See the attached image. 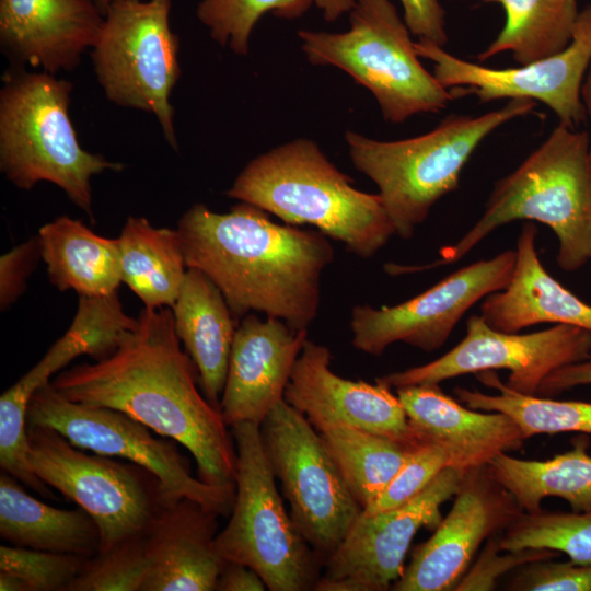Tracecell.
I'll return each mask as SVG.
<instances>
[{
  "instance_id": "cell-1",
  "label": "cell",
  "mask_w": 591,
  "mask_h": 591,
  "mask_svg": "<svg viewBox=\"0 0 591 591\" xmlns=\"http://www.w3.org/2000/svg\"><path fill=\"white\" fill-rule=\"evenodd\" d=\"M173 312L144 308L102 360L58 373L63 397L119 410L189 451L200 480L235 486L236 450L221 412L198 391L197 369L181 348Z\"/></svg>"
},
{
  "instance_id": "cell-2",
  "label": "cell",
  "mask_w": 591,
  "mask_h": 591,
  "mask_svg": "<svg viewBox=\"0 0 591 591\" xmlns=\"http://www.w3.org/2000/svg\"><path fill=\"white\" fill-rule=\"evenodd\" d=\"M176 230L187 268L219 288L234 317L263 312L308 331L320 306L322 273L334 259L326 235L275 223L244 201L225 213L196 204Z\"/></svg>"
},
{
  "instance_id": "cell-3",
  "label": "cell",
  "mask_w": 591,
  "mask_h": 591,
  "mask_svg": "<svg viewBox=\"0 0 591 591\" xmlns=\"http://www.w3.org/2000/svg\"><path fill=\"white\" fill-rule=\"evenodd\" d=\"M591 138L561 123L510 174L497 181L482 217L440 258L393 266L395 275L457 263L496 229L515 220L547 225L557 237V265L576 271L591 258Z\"/></svg>"
},
{
  "instance_id": "cell-4",
  "label": "cell",
  "mask_w": 591,
  "mask_h": 591,
  "mask_svg": "<svg viewBox=\"0 0 591 591\" xmlns=\"http://www.w3.org/2000/svg\"><path fill=\"white\" fill-rule=\"evenodd\" d=\"M309 139L263 153L225 192L290 225L309 224L361 258L375 255L396 234L379 194L361 192Z\"/></svg>"
},
{
  "instance_id": "cell-5",
  "label": "cell",
  "mask_w": 591,
  "mask_h": 591,
  "mask_svg": "<svg viewBox=\"0 0 591 591\" xmlns=\"http://www.w3.org/2000/svg\"><path fill=\"white\" fill-rule=\"evenodd\" d=\"M535 106L530 99H511L483 115H449L429 132L408 139L380 141L350 130L345 139L354 166L378 186L395 233L408 240L433 205L457 189L482 141Z\"/></svg>"
},
{
  "instance_id": "cell-6",
  "label": "cell",
  "mask_w": 591,
  "mask_h": 591,
  "mask_svg": "<svg viewBox=\"0 0 591 591\" xmlns=\"http://www.w3.org/2000/svg\"><path fill=\"white\" fill-rule=\"evenodd\" d=\"M72 83L18 68L0 90V170L23 190L49 182L94 220L91 178L124 164L84 150L70 120Z\"/></svg>"
},
{
  "instance_id": "cell-7",
  "label": "cell",
  "mask_w": 591,
  "mask_h": 591,
  "mask_svg": "<svg viewBox=\"0 0 591 591\" xmlns=\"http://www.w3.org/2000/svg\"><path fill=\"white\" fill-rule=\"evenodd\" d=\"M344 33L301 30L308 60L334 66L367 88L385 120L399 124L419 113H438L455 99L419 61L415 42L390 0H356Z\"/></svg>"
},
{
  "instance_id": "cell-8",
  "label": "cell",
  "mask_w": 591,
  "mask_h": 591,
  "mask_svg": "<svg viewBox=\"0 0 591 591\" xmlns=\"http://www.w3.org/2000/svg\"><path fill=\"white\" fill-rule=\"evenodd\" d=\"M236 450L235 496L216 545L225 561L254 569L270 591L314 590L324 561L294 525L277 489L260 427H230Z\"/></svg>"
},
{
  "instance_id": "cell-9",
  "label": "cell",
  "mask_w": 591,
  "mask_h": 591,
  "mask_svg": "<svg viewBox=\"0 0 591 591\" xmlns=\"http://www.w3.org/2000/svg\"><path fill=\"white\" fill-rule=\"evenodd\" d=\"M172 0H113L92 48L106 99L153 114L178 150L171 94L181 78L179 40L170 25Z\"/></svg>"
},
{
  "instance_id": "cell-10",
  "label": "cell",
  "mask_w": 591,
  "mask_h": 591,
  "mask_svg": "<svg viewBox=\"0 0 591 591\" xmlns=\"http://www.w3.org/2000/svg\"><path fill=\"white\" fill-rule=\"evenodd\" d=\"M27 438L32 470L92 517L100 552L146 534L166 505L157 476L138 464L86 454L49 427L27 426Z\"/></svg>"
},
{
  "instance_id": "cell-11",
  "label": "cell",
  "mask_w": 591,
  "mask_h": 591,
  "mask_svg": "<svg viewBox=\"0 0 591 591\" xmlns=\"http://www.w3.org/2000/svg\"><path fill=\"white\" fill-rule=\"evenodd\" d=\"M26 419L27 426L49 427L81 450L144 467L159 479L166 505L188 498L220 517L231 514L235 486H213L195 477L178 442L155 437L119 410L72 402L48 382L32 395Z\"/></svg>"
},
{
  "instance_id": "cell-12",
  "label": "cell",
  "mask_w": 591,
  "mask_h": 591,
  "mask_svg": "<svg viewBox=\"0 0 591 591\" xmlns=\"http://www.w3.org/2000/svg\"><path fill=\"white\" fill-rule=\"evenodd\" d=\"M265 452L290 517L314 552L326 559L362 513L320 433L285 399L259 425Z\"/></svg>"
},
{
  "instance_id": "cell-13",
  "label": "cell",
  "mask_w": 591,
  "mask_h": 591,
  "mask_svg": "<svg viewBox=\"0 0 591 591\" xmlns=\"http://www.w3.org/2000/svg\"><path fill=\"white\" fill-rule=\"evenodd\" d=\"M591 354V332L555 324L528 333H507L489 326L480 315L466 321V334L448 352L428 363L375 379L391 389L439 384L468 373L508 370L505 383L525 395H537L542 382L554 371L580 362Z\"/></svg>"
},
{
  "instance_id": "cell-14",
  "label": "cell",
  "mask_w": 591,
  "mask_h": 591,
  "mask_svg": "<svg viewBox=\"0 0 591 591\" xmlns=\"http://www.w3.org/2000/svg\"><path fill=\"white\" fill-rule=\"evenodd\" d=\"M515 251L464 266L416 297L393 306L355 305L352 346L381 356L395 343L425 352L441 348L464 314L489 294L505 289L513 274Z\"/></svg>"
},
{
  "instance_id": "cell-15",
  "label": "cell",
  "mask_w": 591,
  "mask_h": 591,
  "mask_svg": "<svg viewBox=\"0 0 591 591\" xmlns=\"http://www.w3.org/2000/svg\"><path fill=\"white\" fill-rule=\"evenodd\" d=\"M419 57L433 63V76L455 99L473 94L482 103L530 99L547 105L560 123L575 128L586 117L581 85L591 65V4L579 11L569 46L561 53L514 68L495 69L461 59L437 44L415 42Z\"/></svg>"
},
{
  "instance_id": "cell-16",
  "label": "cell",
  "mask_w": 591,
  "mask_h": 591,
  "mask_svg": "<svg viewBox=\"0 0 591 591\" xmlns=\"http://www.w3.org/2000/svg\"><path fill=\"white\" fill-rule=\"evenodd\" d=\"M464 472L445 467L406 503L361 513L337 549L326 559L315 591H386L404 572L405 557L417 532L434 531L441 506L454 497Z\"/></svg>"
},
{
  "instance_id": "cell-17",
  "label": "cell",
  "mask_w": 591,
  "mask_h": 591,
  "mask_svg": "<svg viewBox=\"0 0 591 591\" xmlns=\"http://www.w3.org/2000/svg\"><path fill=\"white\" fill-rule=\"evenodd\" d=\"M523 510L487 465L464 472L449 513L415 546L394 591L454 590L482 544L503 532Z\"/></svg>"
},
{
  "instance_id": "cell-18",
  "label": "cell",
  "mask_w": 591,
  "mask_h": 591,
  "mask_svg": "<svg viewBox=\"0 0 591 591\" xmlns=\"http://www.w3.org/2000/svg\"><path fill=\"white\" fill-rule=\"evenodd\" d=\"M332 354L306 340L292 370L283 399L317 430L347 425L395 441H419L396 393L375 381H351L331 369Z\"/></svg>"
},
{
  "instance_id": "cell-19",
  "label": "cell",
  "mask_w": 591,
  "mask_h": 591,
  "mask_svg": "<svg viewBox=\"0 0 591 591\" xmlns=\"http://www.w3.org/2000/svg\"><path fill=\"white\" fill-rule=\"evenodd\" d=\"M306 340L308 331H294L279 318L244 316L235 331L220 398V412L229 427L245 421L260 425L283 399Z\"/></svg>"
},
{
  "instance_id": "cell-20",
  "label": "cell",
  "mask_w": 591,
  "mask_h": 591,
  "mask_svg": "<svg viewBox=\"0 0 591 591\" xmlns=\"http://www.w3.org/2000/svg\"><path fill=\"white\" fill-rule=\"evenodd\" d=\"M103 22L92 0H0V45L13 61L56 74L79 66Z\"/></svg>"
},
{
  "instance_id": "cell-21",
  "label": "cell",
  "mask_w": 591,
  "mask_h": 591,
  "mask_svg": "<svg viewBox=\"0 0 591 591\" xmlns=\"http://www.w3.org/2000/svg\"><path fill=\"white\" fill-rule=\"evenodd\" d=\"M395 391L419 441L442 448L450 467L466 472L487 465L496 455L520 449L526 440L510 416L470 408L447 395L439 384Z\"/></svg>"
},
{
  "instance_id": "cell-22",
  "label": "cell",
  "mask_w": 591,
  "mask_h": 591,
  "mask_svg": "<svg viewBox=\"0 0 591 591\" xmlns=\"http://www.w3.org/2000/svg\"><path fill=\"white\" fill-rule=\"evenodd\" d=\"M220 515L188 498L167 503L146 533L141 591H213L225 564L216 545Z\"/></svg>"
},
{
  "instance_id": "cell-23",
  "label": "cell",
  "mask_w": 591,
  "mask_h": 591,
  "mask_svg": "<svg viewBox=\"0 0 591 591\" xmlns=\"http://www.w3.org/2000/svg\"><path fill=\"white\" fill-rule=\"evenodd\" d=\"M537 228L525 223L517 240L515 264L508 286L486 297L480 316L507 333L543 323L566 324L591 332V305L547 273L536 250Z\"/></svg>"
},
{
  "instance_id": "cell-24",
  "label": "cell",
  "mask_w": 591,
  "mask_h": 591,
  "mask_svg": "<svg viewBox=\"0 0 591 591\" xmlns=\"http://www.w3.org/2000/svg\"><path fill=\"white\" fill-rule=\"evenodd\" d=\"M172 309L176 336L197 369L204 395L220 409L234 316L219 288L196 268H187Z\"/></svg>"
},
{
  "instance_id": "cell-25",
  "label": "cell",
  "mask_w": 591,
  "mask_h": 591,
  "mask_svg": "<svg viewBox=\"0 0 591 591\" xmlns=\"http://www.w3.org/2000/svg\"><path fill=\"white\" fill-rule=\"evenodd\" d=\"M40 258L51 285L80 296H108L121 281L117 239L94 233L80 220L61 216L37 234Z\"/></svg>"
},
{
  "instance_id": "cell-26",
  "label": "cell",
  "mask_w": 591,
  "mask_h": 591,
  "mask_svg": "<svg viewBox=\"0 0 591 591\" xmlns=\"http://www.w3.org/2000/svg\"><path fill=\"white\" fill-rule=\"evenodd\" d=\"M0 536L8 544L84 558L100 552L101 535L92 517L78 507L63 510L30 496L21 482L0 475Z\"/></svg>"
},
{
  "instance_id": "cell-27",
  "label": "cell",
  "mask_w": 591,
  "mask_h": 591,
  "mask_svg": "<svg viewBox=\"0 0 591 591\" xmlns=\"http://www.w3.org/2000/svg\"><path fill=\"white\" fill-rule=\"evenodd\" d=\"M588 434L579 433L572 449L544 461L496 455L488 471L517 499L524 512H538L547 497L565 500L575 512L591 510V455Z\"/></svg>"
},
{
  "instance_id": "cell-28",
  "label": "cell",
  "mask_w": 591,
  "mask_h": 591,
  "mask_svg": "<svg viewBox=\"0 0 591 591\" xmlns=\"http://www.w3.org/2000/svg\"><path fill=\"white\" fill-rule=\"evenodd\" d=\"M117 241L121 281L147 309L173 306L187 273L177 230L155 228L143 217L130 216Z\"/></svg>"
},
{
  "instance_id": "cell-29",
  "label": "cell",
  "mask_w": 591,
  "mask_h": 591,
  "mask_svg": "<svg viewBox=\"0 0 591 591\" xmlns=\"http://www.w3.org/2000/svg\"><path fill=\"white\" fill-rule=\"evenodd\" d=\"M500 4L506 22L480 53V61L511 51L518 65L555 56L571 43L579 14L577 0H483Z\"/></svg>"
},
{
  "instance_id": "cell-30",
  "label": "cell",
  "mask_w": 591,
  "mask_h": 591,
  "mask_svg": "<svg viewBox=\"0 0 591 591\" xmlns=\"http://www.w3.org/2000/svg\"><path fill=\"white\" fill-rule=\"evenodd\" d=\"M136 324L137 318L124 312L117 292L80 296L70 327L20 380L36 391L79 356L88 355L94 360H102L116 349L120 337Z\"/></svg>"
},
{
  "instance_id": "cell-31",
  "label": "cell",
  "mask_w": 591,
  "mask_h": 591,
  "mask_svg": "<svg viewBox=\"0 0 591 591\" xmlns=\"http://www.w3.org/2000/svg\"><path fill=\"white\" fill-rule=\"evenodd\" d=\"M317 432L362 510L384 491L418 445L347 425Z\"/></svg>"
},
{
  "instance_id": "cell-32",
  "label": "cell",
  "mask_w": 591,
  "mask_h": 591,
  "mask_svg": "<svg viewBox=\"0 0 591 591\" xmlns=\"http://www.w3.org/2000/svg\"><path fill=\"white\" fill-rule=\"evenodd\" d=\"M484 385L498 394L455 387L454 394L465 406L510 416L526 439L540 433L577 432L591 434V403L560 401L540 395H525L509 389L494 371L475 374Z\"/></svg>"
},
{
  "instance_id": "cell-33",
  "label": "cell",
  "mask_w": 591,
  "mask_h": 591,
  "mask_svg": "<svg viewBox=\"0 0 591 591\" xmlns=\"http://www.w3.org/2000/svg\"><path fill=\"white\" fill-rule=\"evenodd\" d=\"M502 551L547 548L591 564V510L522 512L499 536Z\"/></svg>"
},
{
  "instance_id": "cell-34",
  "label": "cell",
  "mask_w": 591,
  "mask_h": 591,
  "mask_svg": "<svg viewBox=\"0 0 591 591\" xmlns=\"http://www.w3.org/2000/svg\"><path fill=\"white\" fill-rule=\"evenodd\" d=\"M312 3V0H200L196 15L213 40L245 56L252 30L260 16L273 12L278 18L296 19Z\"/></svg>"
},
{
  "instance_id": "cell-35",
  "label": "cell",
  "mask_w": 591,
  "mask_h": 591,
  "mask_svg": "<svg viewBox=\"0 0 591 591\" xmlns=\"http://www.w3.org/2000/svg\"><path fill=\"white\" fill-rule=\"evenodd\" d=\"M149 570L146 534L85 558L67 591H141Z\"/></svg>"
},
{
  "instance_id": "cell-36",
  "label": "cell",
  "mask_w": 591,
  "mask_h": 591,
  "mask_svg": "<svg viewBox=\"0 0 591 591\" xmlns=\"http://www.w3.org/2000/svg\"><path fill=\"white\" fill-rule=\"evenodd\" d=\"M84 557L19 547L0 546V572L21 578L28 591H67L78 576Z\"/></svg>"
},
{
  "instance_id": "cell-37",
  "label": "cell",
  "mask_w": 591,
  "mask_h": 591,
  "mask_svg": "<svg viewBox=\"0 0 591 591\" xmlns=\"http://www.w3.org/2000/svg\"><path fill=\"white\" fill-rule=\"evenodd\" d=\"M448 466L449 457L442 448L433 443L418 444L384 491L362 512L372 514L406 503Z\"/></svg>"
},
{
  "instance_id": "cell-38",
  "label": "cell",
  "mask_w": 591,
  "mask_h": 591,
  "mask_svg": "<svg viewBox=\"0 0 591 591\" xmlns=\"http://www.w3.org/2000/svg\"><path fill=\"white\" fill-rule=\"evenodd\" d=\"M500 533L487 540L485 547L465 572L454 591H491L499 578L509 571L535 560L556 558L559 553L547 548L502 551Z\"/></svg>"
},
{
  "instance_id": "cell-39",
  "label": "cell",
  "mask_w": 591,
  "mask_h": 591,
  "mask_svg": "<svg viewBox=\"0 0 591 591\" xmlns=\"http://www.w3.org/2000/svg\"><path fill=\"white\" fill-rule=\"evenodd\" d=\"M507 590L512 591H591V564L555 558L528 563L512 573Z\"/></svg>"
},
{
  "instance_id": "cell-40",
  "label": "cell",
  "mask_w": 591,
  "mask_h": 591,
  "mask_svg": "<svg viewBox=\"0 0 591 591\" xmlns=\"http://www.w3.org/2000/svg\"><path fill=\"white\" fill-rule=\"evenodd\" d=\"M40 257L37 236L21 243L0 257V306L10 308L24 292L26 279Z\"/></svg>"
},
{
  "instance_id": "cell-41",
  "label": "cell",
  "mask_w": 591,
  "mask_h": 591,
  "mask_svg": "<svg viewBox=\"0 0 591 591\" xmlns=\"http://www.w3.org/2000/svg\"><path fill=\"white\" fill-rule=\"evenodd\" d=\"M404 21L418 39H427L443 47L448 42L445 11L439 0H399Z\"/></svg>"
},
{
  "instance_id": "cell-42",
  "label": "cell",
  "mask_w": 591,
  "mask_h": 591,
  "mask_svg": "<svg viewBox=\"0 0 591 591\" xmlns=\"http://www.w3.org/2000/svg\"><path fill=\"white\" fill-rule=\"evenodd\" d=\"M580 385H591V354L580 362L565 366L551 373L542 382L537 395L553 397Z\"/></svg>"
},
{
  "instance_id": "cell-43",
  "label": "cell",
  "mask_w": 591,
  "mask_h": 591,
  "mask_svg": "<svg viewBox=\"0 0 591 591\" xmlns=\"http://www.w3.org/2000/svg\"><path fill=\"white\" fill-rule=\"evenodd\" d=\"M266 583L251 567L225 561L216 584V591H264Z\"/></svg>"
},
{
  "instance_id": "cell-44",
  "label": "cell",
  "mask_w": 591,
  "mask_h": 591,
  "mask_svg": "<svg viewBox=\"0 0 591 591\" xmlns=\"http://www.w3.org/2000/svg\"><path fill=\"white\" fill-rule=\"evenodd\" d=\"M313 3L323 10L324 19L334 22L344 13L350 12L356 4V0H312Z\"/></svg>"
},
{
  "instance_id": "cell-45",
  "label": "cell",
  "mask_w": 591,
  "mask_h": 591,
  "mask_svg": "<svg viewBox=\"0 0 591 591\" xmlns=\"http://www.w3.org/2000/svg\"><path fill=\"white\" fill-rule=\"evenodd\" d=\"M1 591H28L26 583L15 575L0 572Z\"/></svg>"
},
{
  "instance_id": "cell-46",
  "label": "cell",
  "mask_w": 591,
  "mask_h": 591,
  "mask_svg": "<svg viewBox=\"0 0 591 591\" xmlns=\"http://www.w3.org/2000/svg\"><path fill=\"white\" fill-rule=\"evenodd\" d=\"M581 101L586 113L591 117V65L589 66L581 85ZM590 159H591V142H590Z\"/></svg>"
},
{
  "instance_id": "cell-47",
  "label": "cell",
  "mask_w": 591,
  "mask_h": 591,
  "mask_svg": "<svg viewBox=\"0 0 591 591\" xmlns=\"http://www.w3.org/2000/svg\"><path fill=\"white\" fill-rule=\"evenodd\" d=\"M94 4L99 8L103 15H105L109 4L113 0H92Z\"/></svg>"
},
{
  "instance_id": "cell-48",
  "label": "cell",
  "mask_w": 591,
  "mask_h": 591,
  "mask_svg": "<svg viewBox=\"0 0 591 591\" xmlns=\"http://www.w3.org/2000/svg\"><path fill=\"white\" fill-rule=\"evenodd\" d=\"M590 263H591V258H590Z\"/></svg>"
}]
</instances>
